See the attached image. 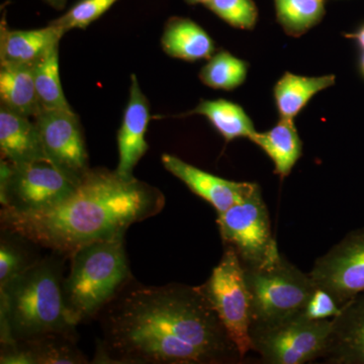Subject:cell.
<instances>
[{"mask_svg": "<svg viewBox=\"0 0 364 364\" xmlns=\"http://www.w3.org/2000/svg\"><path fill=\"white\" fill-rule=\"evenodd\" d=\"M48 4L56 9H63L65 7L67 0H44Z\"/></svg>", "mask_w": 364, "mask_h": 364, "instance_id": "obj_31", "label": "cell"}, {"mask_svg": "<svg viewBox=\"0 0 364 364\" xmlns=\"http://www.w3.org/2000/svg\"><path fill=\"white\" fill-rule=\"evenodd\" d=\"M363 73H364V55H363Z\"/></svg>", "mask_w": 364, "mask_h": 364, "instance_id": "obj_33", "label": "cell"}, {"mask_svg": "<svg viewBox=\"0 0 364 364\" xmlns=\"http://www.w3.org/2000/svg\"><path fill=\"white\" fill-rule=\"evenodd\" d=\"M33 119L50 161L80 182L91 168L77 114L73 111L43 109Z\"/></svg>", "mask_w": 364, "mask_h": 364, "instance_id": "obj_11", "label": "cell"}, {"mask_svg": "<svg viewBox=\"0 0 364 364\" xmlns=\"http://www.w3.org/2000/svg\"><path fill=\"white\" fill-rule=\"evenodd\" d=\"M322 359L330 364H364V293L341 306Z\"/></svg>", "mask_w": 364, "mask_h": 364, "instance_id": "obj_14", "label": "cell"}, {"mask_svg": "<svg viewBox=\"0 0 364 364\" xmlns=\"http://www.w3.org/2000/svg\"><path fill=\"white\" fill-rule=\"evenodd\" d=\"M33 72L42 111H73L67 102L60 79L59 43L33 64Z\"/></svg>", "mask_w": 364, "mask_h": 364, "instance_id": "obj_23", "label": "cell"}, {"mask_svg": "<svg viewBox=\"0 0 364 364\" xmlns=\"http://www.w3.org/2000/svg\"><path fill=\"white\" fill-rule=\"evenodd\" d=\"M163 51L172 58L195 62L208 60L215 53L214 40L195 21L171 18L161 38Z\"/></svg>", "mask_w": 364, "mask_h": 364, "instance_id": "obj_18", "label": "cell"}, {"mask_svg": "<svg viewBox=\"0 0 364 364\" xmlns=\"http://www.w3.org/2000/svg\"><path fill=\"white\" fill-rule=\"evenodd\" d=\"M186 2L189 4H205L208 1H210V0H186Z\"/></svg>", "mask_w": 364, "mask_h": 364, "instance_id": "obj_32", "label": "cell"}, {"mask_svg": "<svg viewBox=\"0 0 364 364\" xmlns=\"http://www.w3.org/2000/svg\"><path fill=\"white\" fill-rule=\"evenodd\" d=\"M150 121V105L144 95L136 74H132L130 97L124 109L123 122L117 132L119 162L116 171L123 177L134 176L133 171L148 151L146 132Z\"/></svg>", "mask_w": 364, "mask_h": 364, "instance_id": "obj_13", "label": "cell"}, {"mask_svg": "<svg viewBox=\"0 0 364 364\" xmlns=\"http://www.w3.org/2000/svg\"><path fill=\"white\" fill-rule=\"evenodd\" d=\"M165 196L157 188L114 170L90 169L63 202L32 213L1 210L11 235L70 257L93 242L124 236L136 223L159 214Z\"/></svg>", "mask_w": 364, "mask_h": 364, "instance_id": "obj_2", "label": "cell"}, {"mask_svg": "<svg viewBox=\"0 0 364 364\" xmlns=\"http://www.w3.org/2000/svg\"><path fill=\"white\" fill-rule=\"evenodd\" d=\"M198 287L242 358L252 351L250 296L243 265L233 249L225 247L221 260L210 277Z\"/></svg>", "mask_w": 364, "mask_h": 364, "instance_id": "obj_7", "label": "cell"}, {"mask_svg": "<svg viewBox=\"0 0 364 364\" xmlns=\"http://www.w3.org/2000/svg\"><path fill=\"white\" fill-rule=\"evenodd\" d=\"M242 358L198 287L124 289L105 308L100 363L219 364Z\"/></svg>", "mask_w": 364, "mask_h": 364, "instance_id": "obj_1", "label": "cell"}, {"mask_svg": "<svg viewBox=\"0 0 364 364\" xmlns=\"http://www.w3.org/2000/svg\"><path fill=\"white\" fill-rule=\"evenodd\" d=\"M0 149L2 158L14 165L50 161L35 119L0 107Z\"/></svg>", "mask_w": 364, "mask_h": 364, "instance_id": "obj_15", "label": "cell"}, {"mask_svg": "<svg viewBox=\"0 0 364 364\" xmlns=\"http://www.w3.org/2000/svg\"><path fill=\"white\" fill-rule=\"evenodd\" d=\"M117 1L119 0H80L61 18L53 21L51 25L57 26L64 33L73 28H86Z\"/></svg>", "mask_w": 364, "mask_h": 364, "instance_id": "obj_27", "label": "cell"}, {"mask_svg": "<svg viewBox=\"0 0 364 364\" xmlns=\"http://www.w3.org/2000/svg\"><path fill=\"white\" fill-rule=\"evenodd\" d=\"M274 6L279 25L294 37L318 25L325 14L324 0H274Z\"/></svg>", "mask_w": 364, "mask_h": 364, "instance_id": "obj_24", "label": "cell"}, {"mask_svg": "<svg viewBox=\"0 0 364 364\" xmlns=\"http://www.w3.org/2000/svg\"><path fill=\"white\" fill-rule=\"evenodd\" d=\"M65 35L51 25L38 30H9L6 23L0 28V64L33 65L60 43Z\"/></svg>", "mask_w": 364, "mask_h": 364, "instance_id": "obj_17", "label": "cell"}, {"mask_svg": "<svg viewBox=\"0 0 364 364\" xmlns=\"http://www.w3.org/2000/svg\"><path fill=\"white\" fill-rule=\"evenodd\" d=\"M251 301V327L282 322L303 313L316 289L310 273L301 272L280 252L262 264L244 267Z\"/></svg>", "mask_w": 364, "mask_h": 364, "instance_id": "obj_5", "label": "cell"}, {"mask_svg": "<svg viewBox=\"0 0 364 364\" xmlns=\"http://www.w3.org/2000/svg\"><path fill=\"white\" fill-rule=\"evenodd\" d=\"M162 164L196 196L215 208L217 214L226 212L252 195L259 186L254 182L233 181L198 168L174 155L163 154Z\"/></svg>", "mask_w": 364, "mask_h": 364, "instance_id": "obj_12", "label": "cell"}, {"mask_svg": "<svg viewBox=\"0 0 364 364\" xmlns=\"http://www.w3.org/2000/svg\"><path fill=\"white\" fill-rule=\"evenodd\" d=\"M0 102L9 111L35 119L42 111L33 65L0 64Z\"/></svg>", "mask_w": 364, "mask_h": 364, "instance_id": "obj_20", "label": "cell"}, {"mask_svg": "<svg viewBox=\"0 0 364 364\" xmlns=\"http://www.w3.org/2000/svg\"><path fill=\"white\" fill-rule=\"evenodd\" d=\"M32 263L26 260V255L13 242L2 239L0 244V289L7 286Z\"/></svg>", "mask_w": 364, "mask_h": 364, "instance_id": "obj_28", "label": "cell"}, {"mask_svg": "<svg viewBox=\"0 0 364 364\" xmlns=\"http://www.w3.org/2000/svg\"><path fill=\"white\" fill-rule=\"evenodd\" d=\"M2 364H81L86 358L72 342V336L52 335L11 345L2 350Z\"/></svg>", "mask_w": 364, "mask_h": 364, "instance_id": "obj_16", "label": "cell"}, {"mask_svg": "<svg viewBox=\"0 0 364 364\" xmlns=\"http://www.w3.org/2000/svg\"><path fill=\"white\" fill-rule=\"evenodd\" d=\"M334 75L303 76L287 72L273 88L279 119H294L321 91L335 85Z\"/></svg>", "mask_w": 364, "mask_h": 364, "instance_id": "obj_21", "label": "cell"}, {"mask_svg": "<svg viewBox=\"0 0 364 364\" xmlns=\"http://www.w3.org/2000/svg\"><path fill=\"white\" fill-rule=\"evenodd\" d=\"M59 261L33 262L0 289L2 346L52 336H72L76 324L67 309Z\"/></svg>", "mask_w": 364, "mask_h": 364, "instance_id": "obj_3", "label": "cell"}, {"mask_svg": "<svg viewBox=\"0 0 364 364\" xmlns=\"http://www.w3.org/2000/svg\"><path fill=\"white\" fill-rule=\"evenodd\" d=\"M217 224L225 247L233 249L243 267H258L279 252L260 188L218 214Z\"/></svg>", "mask_w": 364, "mask_h": 364, "instance_id": "obj_9", "label": "cell"}, {"mask_svg": "<svg viewBox=\"0 0 364 364\" xmlns=\"http://www.w3.org/2000/svg\"><path fill=\"white\" fill-rule=\"evenodd\" d=\"M332 318L312 320L304 313L272 325L250 328L252 351L268 364H304L322 358Z\"/></svg>", "mask_w": 364, "mask_h": 364, "instance_id": "obj_8", "label": "cell"}, {"mask_svg": "<svg viewBox=\"0 0 364 364\" xmlns=\"http://www.w3.org/2000/svg\"><path fill=\"white\" fill-rule=\"evenodd\" d=\"M346 37L358 41L359 45H360L361 48L364 50V26L360 31H358V33H348V35H346Z\"/></svg>", "mask_w": 364, "mask_h": 364, "instance_id": "obj_30", "label": "cell"}, {"mask_svg": "<svg viewBox=\"0 0 364 364\" xmlns=\"http://www.w3.org/2000/svg\"><path fill=\"white\" fill-rule=\"evenodd\" d=\"M309 273L315 286L332 294L340 306L364 293V228L349 232Z\"/></svg>", "mask_w": 364, "mask_h": 364, "instance_id": "obj_10", "label": "cell"}, {"mask_svg": "<svg viewBox=\"0 0 364 364\" xmlns=\"http://www.w3.org/2000/svg\"><path fill=\"white\" fill-rule=\"evenodd\" d=\"M341 310V306L333 298L332 294L321 287H316L312 296L304 310V315L312 320H327L336 317Z\"/></svg>", "mask_w": 364, "mask_h": 364, "instance_id": "obj_29", "label": "cell"}, {"mask_svg": "<svg viewBox=\"0 0 364 364\" xmlns=\"http://www.w3.org/2000/svg\"><path fill=\"white\" fill-rule=\"evenodd\" d=\"M249 140L264 151L282 178L289 176L303 153V143L294 119H279L270 130L257 132Z\"/></svg>", "mask_w": 364, "mask_h": 364, "instance_id": "obj_19", "label": "cell"}, {"mask_svg": "<svg viewBox=\"0 0 364 364\" xmlns=\"http://www.w3.org/2000/svg\"><path fill=\"white\" fill-rule=\"evenodd\" d=\"M247 75V63L227 51L215 53L200 72L203 85L228 91L243 85Z\"/></svg>", "mask_w": 364, "mask_h": 364, "instance_id": "obj_25", "label": "cell"}, {"mask_svg": "<svg viewBox=\"0 0 364 364\" xmlns=\"http://www.w3.org/2000/svg\"><path fill=\"white\" fill-rule=\"evenodd\" d=\"M63 282L67 309L76 324L107 308L131 279L124 236L93 242L70 256Z\"/></svg>", "mask_w": 364, "mask_h": 364, "instance_id": "obj_4", "label": "cell"}, {"mask_svg": "<svg viewBox=\"0 0 364 364\" xmlns=\"http://www.w3.org/2000/svg\"><path fill=\"white\" fill-rule=\"evenodd\" d=\"M203 116L207 117L220 135L231 142L237 138L250 139L255 133L253 122L241 105L227 100H200L193 111L181 117Z\"/></svg>", "mask_w": 364, "mask_h": 364, "instance_id": "obj_22", "label": "cell"}, {"mask_svg": "<svg viewBox=\"0 0 364 364\" xmlns=\"http://www.w3.org/2000/svg\"><path fill=\"white\" fill-rule=\"evenodd\" d=\"M78 184L51 161L21 165L1 161L0 200L2 208L11 212L32 213L54 207L68 198Z\"/></svg>", "mask_w": 364, "mask_h": 364, "instance_id": "obj_6", "label": "cell"}, {"mask_svg": "<svg viewBox=\"0 0 364 364\" xmlns=\"http://www.w3.org/2000/svg\"><path fill=\"white\" fill-rule=\"evenodd\" d=\"M205 6L230 26L252 30L258 20V9L253 0H210Z\"/></svg>", "mask_w": 364, "mask_h": 364, "instance_id": "obj_26", "label": "cell"}]
</instances>
